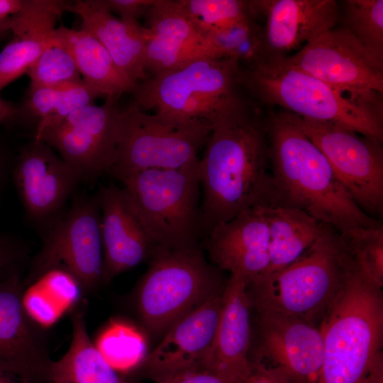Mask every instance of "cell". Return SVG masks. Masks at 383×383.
<instances>
[{
  "mask_svg": "<svg viewBox=\"0 0 383 383\" xmlns=\"http://www.w3.org/2000/svg\"><path fill=\"white\" fill-rule=\"evenodd\" d=\"M248 101L211 125L199 160L201 224L206 237L243 211L272 204L265 122Z\"/></svg>",
  "mask_w": 383,
  "mask_h": 383,
  "instance_id": "cell-1",
  "label": "cell"
},
{
  "mask_svg": "<svg viewBox=\"0 0 383 383\" xmlns=\"http://www.w3.org/2000/svg\"><path fill=\"white\" fill-rule=\"evenodd\" d=\"M264 122L273 189L270 206L301 210L339 233L382 226L349 196L292 113L270 112Z\"/></svg>",
  "mask_w": 383,
  "mask_h": 383,
  "instance_id": "cell-2",
  "label": "cell"
},
{
  "mask_svg": "<svg viewBox=\"0 0 383 383\" xmlns=\"http://www.w3.org/2000/svg\"><path fill=\"white\" fill-rule=\"evenodd\" d=\"M318 327L323 359L316 383H371L383 360L382 287L355 265Z\"/></svg>",
  "mask_w": 383,
  "mask_h": 383,
  "instance_id": "cell-3",
  "label": "cell"
},
{
  "mask_svg": "<svg viewBox=\"0 0 383 383\" xmlns=\"http://www.w3.org/2000/svg\"><path fill=\"white\" fill-rule=\"evenodd\" d=\"M243 69L233 58H201L146 77L137 83L133 105L153 110L162 121L179 126L212 125L245 104L240 94Z\"/></svg>",
  "mask_w": 383,
  "mask_h": 383,
  "instance_id": "cell-4",
  "label": "cell"
},
{
  "mask_svg": "<svg viewBox=\"0 0 383 383\" xmlns=\"http://www.w3.org/2000/svg\"><path fill=\"white\" fill-rule=\"evenodd\" d=\"M354 267L339 232L324 224L316 241L297 260L248 286L251 306L257 312L288 314L317 326Z\"/></svg>",
  "mask_w": 383,
  "mask_h": 383,
  "instance_id": "cell-5",
  "label": "cell"
},
{
  "mask_svg": "<svg viewBox=\"0 0 383 383\" xmlns=\"http://www.w3.org/2000/svg\"><path fill=\"white\" fill-rule=\"evenodd\" d=\"M199 160L177 169L145 170L118 179L157 248L196 246L203 235Z\"/></svg>",
  "mask_w": 383,
  "mask_h": 383,
  "instance_id": "cell-6",
  "label": "cell"
},
{
  "mask_svg": "<svg viewBox=\"0 0 383 383\" xmlns=\"http://www.w3.org/2000/svg\"><path fill=\"white\" fill-rule=\"evenodd\" d=\"M150 260L135 291V306L143 325L154 334L166 333L227 281L198 245L157 248Z\"/></svg>",
  "mask_w": 383,
  "mask_h": 383,
  "instance_id": "cell-7",
  "label": "cell"
},
{
  "mask_svg": "<svg viewBox=\"0 0 383 383\" xmlns=\"http://www.w3.org/2000/svg\"><path fill=\"white\" fill-rule=\"evenodd\" d=\"M245 89L255 99L299 117L334 123L382 141V119L357 106L321 79L283 59L243 69Z\"/></svg>",
  "mask_w": 383,
  "mask_h": 383,
  "instance_id": "cell-8",
  "label": "cell"
},
{
  "mask_svg": "<svg viewBox=\"0 0 383 383\" xmlns=\"http://www.w3.org/2000/svg\"><path fill=\"white\" fill-rule=\"evenodd\" d=\"M282 59L382 119L383 62L344 26L323 32Z\"/></svg>",
  "mask_w": 383,
  "mask_h": 383,
  "instance_id": "cell-9",
  "label": "cell"
},
{
  "mask_svg": "<svg viewBox=\"0 0 383 383\" xmlns=\"http://www.w3.org/2000/svg\"><path fill=\"white\" fill-rule=\"evenodd\" d=\"M59 269L72 275L83 294L93 293L103 281L101 210L97 197L76 199L52 226L33 257L24 287L47 271Z\"/></svg>",
  "mask_w": 383,
  "mask_h": 383,
  "instance_id": "cell-10",
  "label": "cell"
},
{
  "mask_svg": "<svg viewBox=\"0 0 383 383\" xmlns=\"http://www.w3.org/2000/svg\"><path fill=\"white\" fill-rule=\"evenodd\" d=\"M211 125L167 123L135 105L121 111L116 157L109 172L118 180L149 169H177L198 158Z\"/></svg>",
  "mask_w": 383,
  "mask_h": 383,
  "instance_id": "cell-11",
  "label": "cell"
},
{
  "mask_svg": "<svg viewBox=\"0 0 383 383\" xmlns=\"http://www.w3.org/2000/svg\"><path fill=\"white\" fill-rule=\"evenodd\" d=\"M293 115L304 134L325 156L337 179L358 206L367 214H382V141L334 123Z\"/></svg>",
  "mask_w": 383,
  "mask_h": 383,
  "instance_id": "cell-12",
  "label": "cell"
},
{
  "mask_svg": "<svg viewBox=\"0 0 383 383\" xmlns=\"http://www.w3.org/2000/svg\"><path fill=\"white\" fill-rule=\"evenodd\" d=\"M118 98H106L72 111L59 123L35 135L74 167L84 177L109 172L118 144L121 111Z\"/></svg>",
  "mask_w": 383,
  "mask_h": 383,
  "instance_id": "cell-13",
  "label": "cell"
},
{
  "mask_svg": "<svg viewBox=\"0 0 383 383\" xmlns=\"http://www.w3.org/2000/svg\"><path fill=\"white\" fill-rule=\"evenodd\" d=\"M257 313L258 343L251 362L267 361L262 365L279 371L291 383H316L323 359L319 327L288 314Z\"/></svg>",
  "mask_w": 383,
  "mask_h": 383,
  "instance_id": "cell-14",
  "label": "cell"
},
{
  "mask_svg": "<svg viewBox=\"0 0 383 383\" xmlns=\"http://www.w3.org/2000/svg\"><path fill=\"white\" fill-rule=\"evenodd\" d=\"M225 285L166 331L139 366L146 375L158 382L204 370L213 342Z\"/></svg>",
  "mask_w": 383,
  "mask_h": 383,
  "instance_id": "cell-15",
  "label": "cell"
},
{
  "mask_svg": "<svg viewBox=\"0 0 383 383\" xmlns=\"http://www.w3.org/2000/svg\"><path fill=\"white\" fill-rule=\"evenodd\" d=\"M23 289L21 274L0 282V372L30 383L51 382L46 340L24 310Z\"/></svg>",
  "mask_w": 383,
  "mask_h": 383,
  "instance_id": "cell-16",
  "label": "cell"
},
{
  "mask_svg": "<svg viewBox=\"0 0 383 383\" xmlns=\"http://www.w3.org/2000/svg\"><path fill=\"white\" fill-rule=\"evenodd\" d=\"M262 26L264 62L284 58L288 53L335 27L340 18L334 0L251 1Z\"/></svg>",
  "mask_w": 383,
  "mask_h": 383,
  "instance_id": "cell-17",
  "label": "cell"
},
{
  "mask_svg": "<svg viewBox=\"0 0 383 383\" xmlns=\"http://www.w3.org/2000/svg\"><path fill=\"white\" fill-rule=\"evenodd\" d=\"M145 16L147 77L201 58H227L197 29L177 0H156Z\"/></svg>",
  "mask_w": 383,
  "mask_h": 383,
  "instance_id": "cell-18",
  "label": "cell"
},
{
  "mask_svg": "<svg viewBox=\"0 0 383 383\" xmlns=\"http://www.w3.org/2000/svg\"><path fill=\"white\" fill-rule=\"evenodd\" d=\"M80 179L79 172L42 140L21 150L13 171L26 212L36 221L56 213Z\"/></svg>",
  "mask_w": 383,
  "mask_h": 383,
  "instance_id": "cell-19",
  "label": "cell"
},
{
  "mask_svg": "<svg viewBox=\"0 0 383 383\" xmlns=\"http://www.w3.org/2000/svg\"><path fill=\"white\" fill-rule=\"evenodd\" d=\"M101 210L103 281L150 259L157 245L127 201L121 187L110 184L98 196Z\"/></svg>",
  "mask_w": 383,
  "mask_h": 383,
  "instance_id": "cell-20",
  "label": "cell"
},
{
  "mask_svg": "<svg viewBox=\"0 0 383 383\" xmlns=\"http://www.w3.org/2000/svg\"><path fill=\"white\" fill-rule=\"evenodd\" d=\"M251 302L248 284L239 272L227 279L213 342L204 370L243 383L250 374Z\"/></svg>",
  "mask_w": 383,
  "mask_h": 383,
  "instance_id": "cell-21",
  "label": "cell"
},
{
  "mask_svg": "<svg viewBox=\"0 0 383 383\" xmlns=\"http://www.w3.org/2000/svg\"><path fill=\"white\" fill-rule=\"evenodd\" d=\"M206 248L213 265L240 273L248 286L263 276L269 265V233L260 206L215 226L206 235Z\"/></svg>",
  "mask_w": 383,
  "mask_h": 383,
  "instance_id": "cell-22",
  "label": "cell"
},
{
  "mask_svg": "<svg viewBox=\"0 0 383 383\" xmlns=\"http://www.w3.org/2000/svg\"><path fill=\"white\" fill-rule=\"evenodd\" d=\"M67 3L26 0L22 10L10 20L13 37L0 52V91L26 73L37 60L52 38Z\"/></svg>",
  "mask_w": 383,
  "mask_h": 383,
  "instance_id": "cell-23",
  "label": "cell"
},
{
  "mask_svg": "<svg viewBox=\"0 0 383 383\" xmlns=\"http://www.w3.org/2000/svg\"><path fill=\"white\" fill-rule=\"evenodd\" d=\"M66 11L82 19L81 28L96 38L106 49L119 70L135 83L147 75L144 54L147 30L138 21L116 17L101 0H79L67 3Z\"/></svg>",
  "mask_w": 383,
  "mask_h": 383,
  "instance_id": "cell-24",
  "label": "cell"
},
{
  "mask_svg": "<svg viewBox=\"0 0 383 383\" xmlns=\"http://www.w3.org/2000/svg\"><path fill=\"white\" fill-rule=\"evenodd\" d=\"M79 303L72 311V339L65 355L52 361V383H129L104 359L90 338L85 311Z\"/></svg>",
  "mask_w": 383,
  "mask_h": 383,
  "instance_id": "cell-25",
  "label": "cell"
},
{
  "mask_svg": "<svg viewBox=\"0 0 383 383\" xmlns=\"http://www.w3.org/2000/svg\"><path fill=\"white\" fill-rule=\"evenodd\" d=\"M56 34L72 55L85 83L103 97L119 98L132 93L137 83L117 67L109 52L93 35L82 30L60 26Z\"/></svg>",
  "mask_w": 383,
  "mask_h": 383,
  "instance_id": "cell-26",
  "label": "cell"
},
{
  "mask_svg": "<svg viewBox=\"0 0 383 383\" xmlns=\"http://www.w3.org/2000/svg\"><path fill=\"white\" fill-rule=\"evenodd\" d=\"M260 208L269 233L266 275L284 269L303 255L318 238L324 224L297 209L269 206Z\"/></svg>",
  "mask_w": 383,
  "mask_h": 383,
  "instance_id": "cell-27",
  "label": "cell"
},
{
  "mask_svg": "<svg viewBox=\"0 0 383 383\" xmlns=\"http://www.w3.org/2000/svg\"><path fill=\"white\" fill-rule=\"evenodd\" d=\"M82 291L70 273L54 269L41 274L24 287L22 303L28 317L41 328L57 321L79 303Z\"/></svg>",
  "mask_w": 383,
  "mask_h": 383,
  "instance_id": "cell-28",
  "label": "cell"
},
{
  "mask_svg": "<svg viewBox=\"0 0 383 383\" xmlns=\"http://www.w3.org/2000/svg\"><path fill=\"white\" fill-rule=\"evenodd\" d=\"M99 97H103L101 93L84 81L70 86L29 87L20 116L38 119L37 135Z\"/></svg>",
  "mask_w": 383,
  "mask_h": 383,
  "instance_id": "cell-29",
  "label": "cell"
},
{
  "mask_svg": "<svg viewBox=\"0 0 383 383\" xmlns=\"http://www.w3.org/2000/svg\"><path fill=\"white\" fill-rule=\"evenodd\" d=\"M252 13L229 25L204 35L206 39L226 57L237 60L245 69L254 67L265 61L262 26Z\"/></svg>",
  "mask_w": 383,
  "mask_h": 383,
  "instance_id": "cell-30",
  "label": "cell"
},
{
  "mask_svg": "<svg viewBox=\"0 0 383 383\" xmlns=\"http://www.w3.org/2000/svg\"><path fill=\"white\" fill-rule=\"evenodd\" d=\"M95 346L117 372L139 367L146 357L143 335L135 326L121 321H111L99 335Z\"/></svg>",
  "mask_w": 383,
  "mask_h": 383,
  "instance_id": "cell-31",
  "label": "cell"
},
{
  "mask_svg": "<svg viewBox=\"0 0 383 383\" xmlns=\"http://www.w3.org/2000/svg\"><path fill=\"white\" fill-rule=\"evenodd\" d=\"M343 20L365 49L383 62V1H343Z\"/></svg>",
  "mask_w": 383,
  "mask_h": 383,
  "instance_id": "cell-32",
  "label": "cell"
},
{
  "mask_svg": "<svg viewBox=\"0 0 383 383\" xmlns=\"http://www.w3.org/2000/svg\"><path fill=\"white\" fill-rule=\"evenodd\" d=\"M26 74L30 79L29 87L70 86L84 81L72 55L57 35L56 30Z\"/></svg>",
  "mask_w": 383,
  "mask_h": 383,
  "instance_id": "cell-33",
  "label": "cell"
},
{
  "mask_svg": "<svg viewBox=\"0 0 383 383\" xmlns=\"http://www.w3.org/2000/svg\"><path fill=\"white\" fill-rule=\"evenodd\" d=\"M355 266L379 287L383 286V227H354L339 233Z\"/></svg>",
  "mask_w": 383,
  "mask_h": 383,
  "instance_id": "cell-34",
  "label": "cell"
},
{
  "mask_svg": "<svg viewBox=\"0 0 383 383\" xmlns=\"http://www.w3.org/2000/svg\"><path fill=\"white\" fill-rule=\"evenodd\" d=\"M180 7L204 35L252 13L250 1L177 0Z\"/></svg>",
  "mask_w": 383,
  "mask_h": 383,
  "instance_id": "cell-35",
  "label": "cell"
},
{
  "mask_svg": "<svg viewBox=\"0 0 383 383\" xmlns=\"http://www.w3.org/2000/svg\"><path fill=\"white\" fill-rule=\"evenodd\" d=\"M26 247L13 238L0 234V282L21 274L27 260Z\"/></svg>",
  "mask_w": 383,
  "mask_h": 383,
  "instance_id": "cell-36",
  "label": "cell"
},
{
  "mask_svg": "<svg viewBox=\"0 0 383 383\" xmlns=\"http://www.w3.org/2000/svg\"><path fill=\"white\" fill-rule=\"evenodd\" d=\"M104 6L112 13L118 14L119 18L138 21L145 16L156 0H101Z\"/></svg>",
  "mask_w": 383,
  "mask_h": 383,
  "instance_id": "cell-37",
  "label": "cell"
},
{
  "mask_svg": "<svg viewBox=\"0 0 383 383\" xmlns=\"http://www.w3.org/2000/svg\"><path fill=\"white\" fill-rule=\"evenodd\" d=\"M251 363V372L243 383H291L279 371L260 363Z\"/></svg>",
  "mask_w": 383,
  "mask_h": 383,
  "instance_id": "cell-38",
  "label": "cell"
},
{
  "mask_svg": "<svg viewBox=\"0 0 383 383\" xmlns=\"http://www.w3.org/2000/svg\"><path fill=\"white\" fill-rule=\"evenodd\" d=\"M175 383H238L216 372L200 370L180 374Z\"/></svg>",
  "mask_w": 383,
  "mask_h": 383,
  "instance_id": "cell-39",
  "label": "cell"
},
{
  "mask_svg": "<svg viewBox=\"0 0 383 383\" xmlns=\"http://www.w3.org/2000/svg\"><path fill=\"white\" fill-rule=\"evenodd\" d=\"M26 0H0V22L10 29V20L23 8Z\"/></svg>",
  "mask_w": 383,
  "mask_h": 383,
  "instance_id": "cell-40",
  "label": "cell"
},
{
  "mask_svg": "<svg viewBox=\"0 0 383 383\" xmlns=\"http://www.w3.org/2000/svg\"><path fill=\"white\" fill-rule=\"evenodd\" d=\"M19 116V109L0 98V123L9 122Z\"/></svg>",
  "mask_w": 383,
  "mask_h": 383,
  "instance_id": "cell-41",
  "label": "cell"
},
{
  "mask_svg": "<svg viewBox=\"0 0 383 383\" xmlns=\"http://www.w3.org/2000/svg\"><path fill=\"white\" fill-rule=\"evenodd\" d=\"M14 375L0 372V383H30L23 379H18V380L13 379L12 377Z\"/></svg>",
  "mask_w": 383,
  "mask_h": 383,
  "instance_id": "cell-42",
  "label": "cell"
},
{
  "mask_svg": "<svg viewBox=\"0 0 383 383\" xmlns=\"http://www.w3.org/2000/svg\"><path fill=\"white\" fill-rule=\"evenodd\" d=\"M4 170V157L1 152H0V186L2 182Z\"/></svg>",
  "mask_w": 383,
  "mask_h": 383,
  "instance_id": "cell-43",
  "label": "cell"
},
{
  "mask_svg": "<svg viewBox=\"0 0 383 383\" xmlns=\"http://www.w3.org/2000/svg\"><path fill=\"white\" fill-rule=\"evenodd\" d=\"M10 29L7 24L0 22V39Z\"/></svg>",
  "mask_w": 383,
  "mask_h": 383,
  "instance_id": "cell-44",
  "label": "cell"
},
{
  "mask_svg": "<svg viewBox=\"0 0 383 383\" xmlns=\"http://www.w3.org/2000/svg\"><path fill=\"white\" fill-rule=\"evenodd\" d=\"M179 375L178 376H176V377H170V378H168V379H163V380H161V381H158V382H156V383H175L177 377H179Z\"/></svg>",
  "mask_w": 383,
  "mask_h": 383,
  "instance_id": "cell-45",
  "label": "cell"
}]
</instances>
